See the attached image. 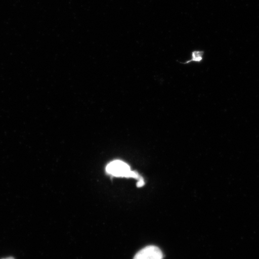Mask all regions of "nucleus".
<instances>
[{
    "label": "nucleus",
    "instance_id": "1",
    "mask_svg": "<svg viewBox=\"0 0 259 259\" xmlns=\"http://www.w3.org/2000/svg\"><path fill=\"white\" fill-rule=\"evenodd\" d=\"M105 170L106 174L112 177L134 178L138 180L137 187L139 188L145 185L144 178L137 171L132 170L131 166L122 160H116L110 162L106 165Z\"/></svg>",
    "mask_w": 259,
    "mask_h": 259
},
{
    "label": "nucleus",
    "instance_id": "3",
    "mask_svg": "<svg viewBox=\"0 0 259 259\" xmlns=\"http://www.w3.org/2000/svg\"><path fill=\"white\" fill-rule=\"evenodd\" d=\"M205 51L194 50L191 52L190 60H187L185 62H180V63L183 64H201L205 58Z\"/></svg>",
    "mask_w": 259,
    "mask_h": 259
},
{
    "label": "nucleus",
    "instance_id": "2",
    "mask_svg": "<svg viewBox=\"0 0 259 259\" xmlns=\"http://www.w3.org/2000/svg\"><path fill=\"white\" fill-rule=\"evenodd\" d=\"M163 252L155 246H148L136 254L134 259H163Z\"/></svg>",
    "mask_w": 259,
    "mask_h": 259
},
{
    "label": "nucleus",
    "instance_id": "4",
    "mask_svg": "<svg viewBox=\"0 0 259 259\" xmlns=\"http://www.w3.org/2000/svg\"><path fill=\"white\" fill-rule=\"evenodd\" d=\"M3 259H15V258H13V257H8V258H3Z\"/></svg>",
    "mask_w": 259,
    "mask_h": 259
}]
</instances>
